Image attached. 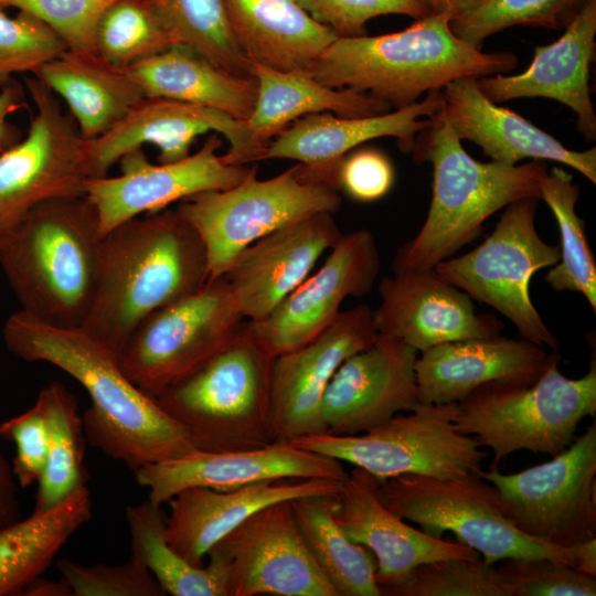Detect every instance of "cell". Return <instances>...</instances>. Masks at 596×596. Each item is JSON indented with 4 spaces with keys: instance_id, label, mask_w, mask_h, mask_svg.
<instances>
[{
    "instance_id": "cell-1",
    "label": "cell",
    "mask_w": 596,
    "mask_h": 596,
    "mask_svg": "<svg viewBox=\"0 0 596 596\" xmlns=\"http://www.w3.org/2000/svg\"><path fill=\"white\" fill-rule=\"evenodd\" d=\"M2 337L17 358L50 363L86 390L85 437L111 459L136 471L195 450L185 429L128 379L118 354L83 330L53 327L19 309Z\"/></svg>"
},
{
    "instance_id": "cell-2",
    "label": "cell",
    "mask_w": 596,
    "mask_h": 596,
    "mask_svg": "<svg viewBox=\"0 0 596 596\" xmlns=\"http://www.w3.org/2000/svg\"><path fill=\"white\" fill-rule=\"evenodd\" d=\"M207 281L204 244L177 209L128 220L102 238L96 292L81 330L118 354L148 316Z\"/></svg>"
},
{
    "instance_id": "cell-3",
    "label": "cell",
    "mask_w": 596,
    "mask_h": 596,
    "mask_svg": "<svg viewBox=\"0 0 596 596\" xmlns=\"http://www.w3.org/2000/svg\"><path fill=\"white\" fill-rule=\"evenodd\" d=\"M450 20L448 14H429L394 33L337 38L308 74L323 85L365 93L400 109L456 79L514 68L513 53L473 47L451 31Z\"/></svg>"
},
{
    "instance_id": "cell-4",
    "label": "cell",
    "mask_w": 596,
    "mask_h": 596,
    "mask_svg": "<svg viewBox=\"0 0 596 596\" xmlns=\"http://www.w3.org/2000/svg\"><path fill=\"white\" fill-rule=\"evenodd\" d=\"M102 238L85 195L36 205L0 243V267L20 310L53 327L81 329L96 292Z\"/></svg>"
},
{
    "instance_id": "cell-5",
    "label": "cell",
    "mask_w": 596,
    "mask_h": 596,
    "mask_svg": "<svg viewBox=\"0 0 596 596\" xmlns=\"http://www.w3.org/2000/svg\"><path fill=\"white\" fill-rule=\"evenodd\" d=\"M423 132L412 152L433 166L432 201L421 230L396 251L394 272L432 269L453 257L492 214L520 199H540L549 171L542 160L509 166L473 159L440 113Z\"/></svg>"
},
{
    "instance_id": "cell-6",
    "label": "cell",
    "mask_w": 596,
    "mask_h": 596,
    "mask_svg": "<svg viewBox=\"0 0 596 596\" xmlns=\"http://www.w3.org/2000/svg\"><path fill=\"white\" fill-rule=\"evenodd\" d=\"M274 360L244 321L215 355L156 400L185 429L196 450L263 447L273 441Z\"/></svg>"
},
{
    "instance_id": "cell-7",
    "label": "cell",
    "mask_w": 596,
    "mask_h": 596,
    "mask_svg": "<svg viewBox=\"0 0 596 596\" xmlns=\"http://www.w3.org/2000/svg\"><path fill=\"white\" fill-rule=\"evenodd\" d=\"M558 363L532 383H486L455 403L454 426L491 450L490 468L520 450L555 456L574 440L582 419L595 417V352L578 379L563 375Z\"/></svg>"
},
{
    "instance_id": "cell-8",
    "label": "cell",
    "mask_w": 596,
    "mask_h": 596,
    "mask_svg": "<svg viewBox=\"0 0 596 596\" xmlns=\"http://www.w3.org/2000/svg\"><path fill=\"white\" fill-rule=\"evenodd\" d=\"M377 481L376 496L387 510L432 535L454 533L488 565L514 557H547L574 565L570 547L519 531L503 514L496 487L478 473L447 479L406 473Z\"/></svg>"
},
{
    "instance_id": "cell-9",
    "label": "cell",
    "mask_w": 596,
    "mask_h": 596,
    "mask_svg": "<svg viewBox=\"0 0 596 596\" xmlns=\"http://www.w3.org/2000/svg\"><path fill=\"white\" fill-rule=\"evenodd\" d=\"M341 203L339 191L306 179L297 163L265 180L257 178L256 166L251 167L234 187L199 193L175 209L204 244L211 280L224 276L257 240L306 216L333 214Z\"/></svg>"
},
{
    "instance_id": "cell-10",
    "label": "cell",
    "mask_w": 596,
    "mask_h": 596,
    "mask_svg": "<svg viewBox=\"0 0 596 596\" xmlns=\"http://www.w3.org/2000/svg\"><path fill=\"white\" fill-rule=\"evenodd\" d=\"M539 200L524 198L505 206L494 230L481 244L438 263L435 270L471 298L508 318L521 338L558 351V340L530 296L533 275L560 260L558 246L545 243L536 231Z\"/></svg>"
},
{
    "instance_id": "cell-11",
    "label": "cell",
    "mask_w": 596,
    "mask_h": 596,
    "mask_svg": "<svg viewBox=\"0 0 596 596\" xmlns=\"http://www.w3.org/2000/svg\"><path fill=\"white\" fill-rule=\"evenodd\" d=\"M224 276L148 316L118 353L146 394L158 397L215 355L244 323Z\"/></svg>"
},
{
    "instance_id": "cell-12",
    "label": "cell",
    "mask_w": 596,
    "mask_h": 596,
    "mask_svg": "<svg viewBox=\"0 0 596 596\" xmlns=\"http://www.w3.org/2000/svg\"><path fill=\"white\" fill-rule=\"evenodd\" d=\"M455 403L419 404L363 434L305 435L289 443L362 468L377 480L413 473L458 478L478 473L488 454L456 429Z\"/></svg>"
},
{
    "instance_id": "cell-13",
    "label": "cell",
    "mask_w": 596,
    "mask_h": 596,
    "mask_svg": "<svg viewBox=\"0 0 596 596\" xmlns=\"http://www.w3.org/2000/svg\"><path fill=\"white\" fill-rule=\"evenodd\" d=\"M478 475L496 487L503 514L525 535L560 547L596 538L595 424L546 462Z\"/></svg>"
},
{
    "instance_id": "cell-14",
    "label": "cell",
    "mask_w": 596,
    "mask_h": 596,
    "mask_svg": "<svg viewBox=\"0 0 596 596\" xmlns=\"http://www.w3.org/2000/svg\"><path fill=\"white\" fill-rule=\"evenodd\" d=\"M24 81L35 114L23 138L0 152V243L40 203L85 195L89 180L73 117L35 76Z\"/></svg>"
},
{
    "instance_id": "cell-15",
    "label": "cell",
    "mask_w": 596,
    "mask_h": 596,
    "mask_svg": "<svg viewBox=\"0 0 596 596\" xmlns=\"http://www.w3.org/2000/svg\"><path fill=\"white\" fill-rule=\"evenodd\" d=\"M206 557L223 578L225 596H338L304 542L290 500L249 515Z\"/></svg>"
},
{
    "instance_id": "cell-16",
    "label": "cell",
    "mask_w": 596,
    "mask_h": 596,
    "mask_svg": "<svg viewBox=\"0 0 596 596\" xmlns=\"http://www.w3.org/2000/svg\"><path fill=\"white\" fill-rule=\"evenodd\" d=\"M207 132L223 136L228 150L225 161L246 166L263 160L266 146L259 142L245 120L212 108L161 97H143L117 125L85 140L84 158L89 179L108 175L126 153L152 145L158 162L181 160L191 152L195 139Z\"/></svg>"
},
{
    "instance_id": "cell-17",
    "label": "cell",
    "mask_w": 596,
    "mask_h": 596,
    "mask_svg": "<svg viewBox=\"0 0 596 596\" xmlns=\"http://www.w3.org/2000/svg\"><path fill=\"white\" fill-rule=\"evenodd\" d=\"M221 147V137L213 132L196 152L168 163H152L140 148L119 159L120 174L89 179L85 196L97 212L102 235L174 202L241 182L251 168L227 163L219 155Z\"/></svg>"
},
{
    "instance_id": "cell-18",
    "label": "cell",
    "mask_w": 596,
    "mask_h": 596,
    "mask_svg": "<svg viewBox=\"0 0 596 596\" xmlns=\"http://www.w3.org/2000/svg\"><path fill=\"white\" fill-rule=\"evenodd\" d=\"M381 256L373 234L359 228L342 235L321 267L287 295L266 317L246 320L249 331L276 358L323 331L348 297L373 288Z\"/></svg>"
},
{
    "instance_id": "cell-19",
    "label": "cell",
    "mask_w": 596,
    "mask_h": 596,
    "mask_svg": "<svg viewBox=\"0 0 596 596\" xmlns=\"http://www.w3.org/2000/svg\"><path fill=\"white\" fill-rule=\"evenodd\" d=\"M373 309L360 304L340 311L305 345L275 358L272 376L273 441L322 433L320 404L339 366L377 337Z\"/></svg>"
},
{
    "instance_id": "cell-20",
    "label": "cell",
    "mask_w": 596,
    "mask_h": 596,
    "mask_svg": "<svg viewBox=\"0 0 596 596\" xmlns=\"http://www.w3.org/2000/svg\"><path fill=\"white\" fill-rule=\"evenodd\" d=\"M418 352L397 337L377 334L349 356L330 380L320 404L322 433L350 436L381 426L421 403Z\"/></svg>"
},
{
    "instance_id": "cell-21",
    "label": "cell",
    "mask_w": 596,
    "mask_h": 596,
    "mask_svg": "<svg viewBox=\"0 0 596 596\" xmlns=\"http://www.w3.org/2000/svg\"><path fill=\"white\" fill-rule=\"evenodd\" d=\"M134 472L136 481L148 489V499L158 504L192 487L231 490L288 478L344 481L349 473L338 459L279 440L245 450L195 449Z\"/></svg>"
},
{
    "instance_id": "cell-22",
    "label": "cell",
    "mask_w": 596,
    "mask_h": 596,
    "mask_svg": "<svg viewBox=\"0 0 596 596\" xmlns=\"http://www.w3.org/2000/svg\"><path fill=\"white\" fill-rule=\"evenodd\" d=\"M377 291L380 304L373 309L377 333L397 337L417 352L497 336L503 329L493 315L478 313L472 298L435 268L396 270L381 279Z\"/></svg>"
},
{
    "instance_id": "cell-23",
    "label": "cell",
    "mask_w": 596,
    "mask_h": 596,
    "mask_svg": "<svg viewBox=\"0 0 596 596\" xmlns=\"http://www.w3.org/2000/svg\"><path fill=\"white\" fill-rule=\"evenodd\" d=\"M441 105V91H432L423 102L374 116L307 115L269 141L263 160H295L302 166L307 179L336 189V170L347 153L366 141L384 137L396 138L403 152H412L417 136L433 126Z\"/></svg>"
},
{
    "instance_id": "cell-24",
    "label": "cell",
    "mask_w": 596,
    "mask_h": 596,
    "mask_svg": "<svg viewBox=\"0 0 596 596\" xmlns=\"http://www.w3.org/2000/svg\"><path fill=\"white\" fill-rule=\"evenodd\" d=\"M377 482L370 472L354 467L343 481L333 518L351 541L375 557V581L382 595L401 587L423 563L479 558L472 547L417 530L392 513L376 496Z\"/></svg>"
},
{
    "instance_id": "cell-25",
    "label": "cell",
    "mask_w": 596,
    "mask_h": 596,
    "mask_svg": "<svg viewBox=\"0 0 596 596\" xmlns=\"http://www.w3.org/2000/svg\"><path fill=\"white\" fill-rule=\"evenodd\" d=\"M332 213L287 224L245 247L224 275L247 320L266 317L342 236Z\"/></svg>"
},
{
    "instance_id": "cell-26",
    "label": "cell",
    "mask_w": 596,
    "mask_h": 596,
    "mask_svg": "<svg viewBox=\"0 0 596 596\" xmlns=\"http://www.w3.org/2000/svg\"><path fill=\"white\" fill-rule=\"evenodd\" d=\"M560 360L558 351L501 334L441 343L416 359L419 403H457L490 382L529 384Z\"/></svg>"
},
{
    "instance_id": "cell-27",
    "label": "cell",
    "mask_w": 596,
    "mask_h": 596,
    "mask_svg": "<svg viewBox=\"0 0 596 596\" xmlns=\"http://www.w3.org/2000/svg\"><path fill=\"white\" fill-rule=\"evenodd\" d=\"M440 115L460 140L479 146L491 161L518 164L524 159L568 166L596 183V148L568 149L555 137L498 106L480 89L476 77L456 79L441 89Z\"/></svg>"
},
{
    "instance_id": "cell-28",
    "label": "cell",
    "mask_w": 596,
    "mask_h": 596,
    "mask_svg": "<svg viewBox=\"0 0 596 596\" xmlns=\"http://www.w3.org/2000/svg\"><path fill=\"white\" fill-rule=\"evenodd\" d=\"M343 481L280 479L231 489L187 488L167 503L166 536L170 546L195 566L211 547L259 509L305 496H339Z\"/></svg>"
},
{
    "instance_id": "cell-29",
    "label": "cell",
    "mask_w": 596,
    "mask_h": 596,
    "mask_svg": "<svg viewBox=\"0 0 596 596\" xmlns=\"http://www.w3.org/2000/svg\"><path fill=\"white\" fill-rule=\"evenodd\" d=\"M596 0H589L553 43L538 46L529 67L517 75L478 77L492 102L546 97L568 106L577 129L589 141L596 137V115L590 98L589 71L595 55Z\"/></svg>"
},
{
    "instance_id": "cell-30",
    "label": "cell",
    "mask_w": 596,
    "mask_h": 596,
    "mask_svg": "<svg viewBox=\"0 0 596 596\" xmlns=\"http://www.w3.org/2000/svg\"><path fill=\"white\" fill-rule=\"evenodd\" d=\"M236 42L256 63L309 73L338 36L297 0H223Z\"/></svg>"
},
{
    "instance_id": "cell-31",
    "label": "cell",
    "mask_w": 596,
    "mask_h": 596,
    "mask_svg": "<svg viewBox=\"0 0 596 596\" xmlns=\"http://www.w3.org/2000/svg\"><path fill=\"white\" fill-rule=\"evenodd\" d=\"M33 76L66 103L85 140L111 129L145 97L127 71L95 51L66 49Z\"/></svg>"
},
{
    "instance_id": "cell-32",
    "label": "cell",
    "mask_w": 596,
    "mask_h": 596,
    "mask_svg": "<svg viewBox=\"0 0 596 596\" xmlns=\"http://www.w3.org/2000/svg\"><path fill=\"white\" fill-rule=\"evenodd\" d=\"M257 83L254 109L246 124L254 137L269 141L297 119L319 113L365 117L390 111L386 102L351 88H333L304 72L283 71L251 61Z\"/></svg>"
},
{
    "instance_id": "cell-33",
    "label": "cell",
    "mask_w": 596,
    "mask_h": 596,
    "mask_svg": "<svg viewBox=\"0 0 596 596\" xmlns=\"http://www.w3.org/2000/svg\"><path fill=\"white\" fill-rule=\"evenodd\" d=\"M126 71L145 97L203 106L245 121L254 109L257 83L253 76L231 74L181 45H172Z\"/></svg>"
},
{
    "instance_id": "cell-34",
    "label": "cell",
    "mask_w": 596,
    "mask_h": 596,
    "mask_svg": "<svg viewBox=\"0 0 596 596\" xmlns=\"http://www.w3.org/2000/svg\"><path fill=\"white\" fill-rule=\"evenodd\" d=\"M92 517L86 486L45 511L0 526V596L22 595L68 539Z\"/></svg>"
},
{
    "instance_id": "cell-35",
    "label": "cell",
    "mask_w": 596,
    "mask_h": 596,
    "mask_svg": "<svg viewBox=\"0 0 596 596\" xmlns=\"http://www.w3.org/2000/svg\"><path fill=\"white\" fill-rule=\"evenodd\" d=\"M338 498L320 494L290 500L304 542L338 596H381L375 557L351 541L334 521Z\"/></svg>"
},
{
    "instance_id": "cell-36",
    "label": "cell",
    "mask_w": 596,
    "mask_h": 596,
    "mask_svg": "<svg viewBox=\"0 0 596 596\" xmlns=\"http://www.w3.org/2000/svg\"><path fill=\"white\" fill-rule=\"evenodd\" d=\"M35 401L46 421L47 456L36 483L34 511H45L86 486L85 433L77 398L63 383H49Z\"/></svg>"
},
{
    "instance_id": "cell-37",
    "label": "cell",
    "mask_w": 596,
    "mask_h": 596,
    "mask_svg": "<svg viewBox=\"0 0 596 596\" xmlns=\"http://www.w3.org/2000/svg\"><path fill=\"white\" fill-rule=\"evenodd\" d=\"M131 557L153 575L164 594L172 596H225L220 572L210 563L195 566L173 550L166 536L162 504L147 499L126 507Z\"/></svg>"
},
{
    "instance_id": "cell-38",
    "label": "cell",
    "mask_w": 596,
    "mask_h": 596,
    "mask_svg": "<svg viewBox=\"0 0 596 596\" xmlns=\"http://www.w3.org/2000/svg\"><path fill=\"white\" fill-rule=\"evenodd\" d=\"M579 194L573 175L561 167L551 168L540 184V200L551 209L560 231V260L544 279L556 291L579 292L596 312V262L576 213Z\"/></svg>"
},
{
    "instance_id": "cell-39",
    "label": "cell",
    "mask_w": 596,
    "mask_h": 596,
    "mask_svg": "<svg viewBox=\"0 0 596 596\" xmlns=\"http://www.w3.org/2000/svg\"><path fill=\"white\" fill-rule=\"evenodd\" d=\"M181 45L237 76H252L251 60L236 42L223 0H149Z\"/></svg>"
},
{
    "instance_id": "cell-40",
    "label": "cell",
    "mask_w": 596,
    "mask_h": 596,
    "mask_svg": "<svg viewBox=\"0 0 596 596\" xmlns=\"http://www.w3.org/2000/svg\"><path fill=\"white\" fill-rule=\"evenodd\" d=\"M172 45L173 38L149 0H115L95 26V52L125 71Z\"/></svg>"
},
{
    "instance_id": "cell-41",
    "label": "cell",
    "mask_w": 596,
    "mask_h": 596,
    "mask_svg": "<svg viewBox=\"0 0 596 596\" xmlns=\"http://www.w3.org/2000/svg\"><path fill=\"white\" fill-rule=\"evenodd\" d=\"M589 0H483L450 20L451 31L481 50L487 38L514 25L565 29Z\"/></svg>"
},
{
    "instance_id": "cell-42",
    "label": "cell",
    "mask_w": 596,
    "mask_h": 596,
    "mask_svg": "<svg viewBox=\"0 0 596 596\" xmlns=\"http://www.w3.org/2000/svg\"><path fill=\"white\" fill-rule=\"evenodd\" d=\"M390 596H508L493 565L482 560L445 558L415 567Z\"/></svg>"
},
{
    "instance_id": "cell-43",
    "label": "cell",
    "mask_w": 596,
    "mask_h": 596,
    "mask_svg": "<svg viewBox=\"0 0 596 596\" xmlns=\"http://www.w3.org/2000/svg\"><path fill=\"white\" fill-rule=\"evenodd\" d=\"M66 49L44 22L21 11L10 17L0 2V86L17 74H35Z\"/></svg>"
},
{
    "instance_id": "cell-44",
    "label": "cell",
    "mask_w": 596,
    "mask_h": 596,
    "mask_svg": "<svg viewBox=\"0 0 596 596\" xmlns=\"http://www.w3.org/2000/svg\"><path fill=\"white\" fill-rule=\"evenodd\" d=\"M494 566L508 596H595L596 576L547 557H514Z\"/></svg>"
},
{
    "instance_id": "cell-45",
    "label": "cell",
    "mask_w": 596,
    "mask_h": 596,
    "mask_svg": "<svg viewBox=\"0 0 596 596\" xmlns=\"http://www.w3.org/2000/svg\"><path fill=\"white\" fill-rule=\"evenodd\" d=\"M56 567L70 584L73 596H163L150 571L131 557L120 565H83L62 558Z\"/></svg>"
},
{
    "instance_id": "cell-46",
    "label": "cell",
    "mask_w": 596,
    "mask_h": 596,
    "mask_svg": "<svg viewBox=\"0 0 596 596\" xmlns=\"http://www.w3.org/2000/svg\"><path fill=\"white\" fill-rule=\"evenodd\" d=\"M115 0H0L49 25L75 51H95L94 33L102 12Z\"/></svg>"
},
{
    "instance_id": "cell-47",
    "label": "cell",
    "mask_w": 596,
    "mask_h": 596,
    "mask_svg": "<svg viewBox=\"0 0 596 596\" xmlns=\"http://www.w3.org/2000/svg\"><path fill=\"white\" fill-rule=\"evenodd\" d=\"M319 23L338 38L365 35L369 20L385 14H403L415 20L430 13L424 0H297Z\"/></svg>"
},
{
    "instance_id": "cell-48",
    "label": "cell",
    "mask_w": 596,
    "mask_h": 596,
    "mask_svg": "<svg viewBox=\"0 0 596 596\" xmlns=\"http://www.w3.org/2000/svg\"><path fill=\"white\" fill-rule=\"evenodd\" d=\"M0 437L15 445L11 467L18 486L38 483L47 456V427L40 404L35 401L25 412L2 422Z\"/></svg>"
},
{
    "instance_id": "cell-49",
    "label": "cell",
    "mask_w": 596,
    "mask_h": 596,
    "mask_svg": "<svg viewBox=\"0 0 596 596\" xmlns=\"http://www.w3.org/2000/svg\"><path fill=\"white\" fill-rule=\"evenodd\" d=\"M395 171L390 158L375 148H360L338 163L334 188L358 202H373L392 189Z\"/></svg>"
},
{
    "instance_id": "cell-50",
    "label": "cell",
    "mask_w": 596,
    "mask_h": 596,
    "mask_svg": "<svg viewBox=\"0 0 596 596\" xmlns=\"http://www.w3.org/2000/svg\"><path fill=\"white\" fill-rule=\"evenodd\" d=\"M25 105L24 91L17 81L11 79L0 86V152L17 145L23 138V132L11 123L10 116Z\"/></svg>"
},
{
    "instance_id": "cell-51",
    "label": "cell",
    "mask_w": 596,
    "mask_h": 596,
    "mask_svg": "<svg viewBox=\"0 0 596 596\" xmlns=\"http://www.w3.org/2000/svg\"><path fill=\"white\" fill-rule=\"evenodd\" d=\"M18 482L0 448V526L19 519Z\"/></svg>"
},
{
    "instance_id": "cell-52",
    "label": "cell",
    "mask_w": 596,
    "mask_h": 596,
    "mask_svg": "<svg viewBox=\"0 0 596 596\" xmlns=\"http://www.w3.org/2000/svg\"><path fill=\"white\" fill-rule=\"evenodd\" d=\"M26 596H73L70 584L63 577L60 581H49L41 576L33 579L24 589Z\"/></svg>"
},
{
    "instance_id": "cell-53",
    "label": "cell",
    "mask_w": 596,
    "mask_h": 596,
    "mask_svg": "<svg viewBox=\"0 0 596 596\" xmlns=\"http://www.w3.org/2000/svg\"><path fill=\"white\" fill-rule=\"evenodd\" d=\"M570 549L574 557L573 567L596 576V538L577 543Z\"/></svg>"
},
{
    "instance_id": "cell-54",
    "label": "cell",
    "mask_w": 596,
    "mask_h": 596,
    "mask_svg": "<svg viewBox=\"0 0 596 596\" xmlns=\"http://www.w3.org/2000/svg\"><path fill=\"white\" fill-rule=\"evenodd\" d=\"M483 0H424L432 14H448L451 19L464 14Z\"/></svg>"
}]
</instances>
